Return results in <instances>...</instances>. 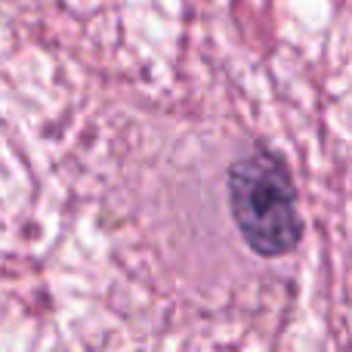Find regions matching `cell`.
<instances>
[{
    "label": "cell",
    "instance_id": "cell-1",
    "mask_svg": "<svg viewBox=\"0 0 352 352\" xmlns=\"http://www.w3.org/2000/svg\"><path fill=\"white\" fill-rule=\"evenodd\" d=\"M229 207L241 238L260 256L287 254L303 235L291 173L269 152H254L232 164Z\"/></svg>",
    "mask_w": 352,
    "mask_h": 352
}]
</instances>
